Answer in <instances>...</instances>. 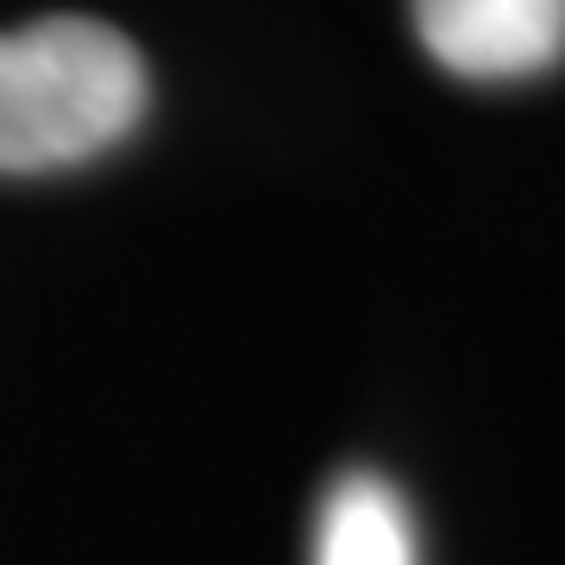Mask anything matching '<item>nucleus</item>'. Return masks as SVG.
<instances>
[{"instance_id": "1", "label": "nucleus", "mask_w": 565, "mask_h": 565, "mask_svg": "<svg viewBox=\"0 0 565 565\" xmlns=\"http://www.w3.org/2000/svg\"><path fill=\"white\" fill-rule=\"evenodd\" d=\"M145 57L114 25L57 13L0 32V177L102 158L145 120Z\"/></svg>"}, {"instance_id": "2", "label": "nucleus", "mask_w": 565, "mask_h": 565, "mask_svg": "<svg viewBox=\"0 0 565 565\" xmlns=\"http://www.w3.org/2000/svg\"><path fill=\"white\" fill-rule=\"evenodd\" d=\"M408 20L465 82H527L565 57V0H408Z\"/></svg>"}, {"instance_id": "3", "label": "nucleus", "mask_w": 565, "mask_h": 565, "mask_svg": "<svg viewBox=\"0 0 565 565\" xmlns=\"http://www.w3.org/2000/svg\"><path fill=\"white\" fill-rule=\"evenodd\" d=\"M315 565H422L415 515L377 471H345L315 509Z\"/></svg>"}]
</instances>
